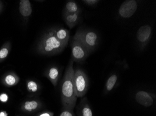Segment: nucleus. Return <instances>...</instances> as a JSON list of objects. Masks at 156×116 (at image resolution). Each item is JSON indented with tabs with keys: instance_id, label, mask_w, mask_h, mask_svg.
Masks as SVG:
<instances>
[{
	"instance_id": "1",
	"label": "nucleus",
	"mask_w": 156,
	"mask_h": 116,
	"mask_svg": "<svg viewBox=\"0 0 156 116\" xmlns=\"http://www.w3.org/2000/svg\"><path fill=\"white\" fill-rule=\"evenodd\" d=\"M73 65V61L70 60L62 79L60 89L61 102L63 108L72 110L74 109L77 99L73 85L74 69Z\"/></svg>"
},
{
	"instance_id": "2",
	"label": "nucleus",
	"mask_w": 156,
	"mask_h": 116,
	"mask_svg": "<svg viewBox=\"0 0 156 116\" xmlns=\"http://www.w3.org/2000/svg\"><path fill=\"white\" fill-rule=\"evenodd\" d=\"M67 45L56 38L51 28L43 35L38 42L37 50L41 55H54L61 53Z\"/></svg>"
},
{
	"instance_id": "3",
	"label": "nucleus",
	"mask_w": 156,
	"mask_h": 116,
	"mask_svg": "<svg viewBox=\"0 0 156 116\" xmlns=\"http://www.w3.org/2000/svg\"><path fill=\"white\" fill-rule=\"evenodd\" d=\"M73 37L82 43L90 54L96 49L100 41V37L98 33L89 29H79Z\"/></svg>"
},
{
	"instance_id": "4",
	"label": "nucleus",
	"mask_w": 156,
	"mask_h": 116,
	"mask_svg": "<svg viewBox=\"0 0 156 116\" xmlns=\"http://www.w3.org/2000/svg\"><path fill=\"white\" fill-rule=\"evenodd\" d=\"M73 85L77 98L85 95L89 88V79L87 75L81 69L74 70Z\"/></svg>"
},
{
	"instance_id": "5",
	"label": "nucleus",
	"mask_w": 156,
	"mask_h": 116,
	"mask_svg": "<svg viewBox=\"0 0 156 116\" xmlns=\"http://www.w3.org/2000/svg\"><path fill=\"white\" fill-rule=\"evenodd\" d=\"M72 58L73 62L82 63L85 61L90 54L86 48L76 38L73 37L71 44Z\"/></svg>"
},
{
	"instance_id": "6",
	"label": "nucleus",
	"mask_w": 156,
	"mask_h": 116,
	"mask_svg": "<svg viewBox=\"0 0 156 116\" xmlns=\"http://www.w3.org/2000/svg\"><path fill=\"white\" fill-rule=\"evenodd\" d=\"M152 28L149 25L141 26L136 33L137 41L142 49L147 46L152 35Z\"/></svg>"
},
{
	"instance_id": "7",
	"label": "nucleus",
	"mask_w": 156,
	"mask_h": 116,
	"mask_svg": "<svg viewBox=\"0 0 156 116\" xmlns=\"http://www.w3.org/2000/svg\"><path fill=\"white\" fill-rule=\"evenodd\" d=\"M138 5L136 1L128 0L122 3L119 9V14L123 18L131 17L136 12Z\"/></svg>"
},
{
	"instance_id": "8",
	"label": "nucleus",
	"mask_w": 156,
	"mask_h": 116,
	"mask_svg": "<svg viewBox=\"0 0 156 116\" xmlns=\"http://www.w3.org/2000/svg\"><path fill=\"white\" fill-rule=\"evenodd\" d=\"M156 96L154 94L144 91H140L136 94L135 99L139 104L145 107L153 105Z\"/></svg>"
},
{
	"instance_id": "9",
	"label": "nucleus",
	"mask_w": 156,
	"mask_h": 116,
	"mask_svg": "<svg viewBox=\"0 0 156 116\" xmlns=\"http://www.w3.org/2000/svg\"><path fill=\"white\" fill-rule=\"evenodd\" d=\"M42 103L38 99H30L24 101L21 106V110L27 113L37 111L42 107Z\"/></svg>"
},
{
	"instance_id": "10",
	"label": "nucleus",
	"mask_w": 156,
	"mask_h": 116,
	"mask_svg": "<svg viewBox=\"0 0 156 116\" xmlns=\"http://www.w3.org/2000/svg\"><path fill=\"white\" fill-rule=\"evenodd\" d=\"M59 75L60 71L59 68L56 66H51L45 72V76L50 81L54 87H56L57 85Z\"/></svg>"
},
{
	"instance_id": "11",
	"label": "nucleus",
	"mask_w": 156,
	"mask_h": 116,
	"mask_svg": "<svg viewBox=\"0 0 156 116\" xmlns=\"http://www.w3.org/2000/svg\"><path fill=\"white\" fill-rule=\"evenodd\" d=\"M52 29L56 38L62 42L68 44L70 32L67 29L61 27H55L52 28Z\"/></svg>"
},
{
	"instance_id": "12",
	"label": "nucleus",
	"mask_w": 156,
	"mask_h": 116,
	"mask_svg": "<svg viewBox=\"0 0 156 116\" xmlns=\"http://www.w3.org/2000/svg\"><path fill=\"white\" fill-rule=\"evenodd\" d=\"M20 81V78L15 73L9 72L3 76L2 82L5 86L8 88L15 86L17 85Z\"/></svg>"
},
{
	"instance_id": "13",
	"label": "nucleus",
	"mask_w": 156,
	"mask_h": 116,
	"mask_svg": "<svg viewBox=\"0 0 156 116\" xmlns=\"http://www.w3.org/2000/svg\"><path fill=\"white\" fill-rule=\"evenodd\" d=\"M19 12L22 16L27 19L32 12L31 3L29 0H21L19 3Z\"/></svg>"
},
{
	"instance_id": "14",
	"label": "nucleus",
	"mask_w": 156,
	"mask_h": 116,
	"mask_svg": "<svg viewBox=\"0 0 156 116\" xmlns=\"http://www.w3.org/2000/svg\"><path fill=\"white\" fill-rule=\"evenodd\" d=\"M87 102V98L81 100L78 109V116H93V111Z\"/></svg>"
},
{
	"instance_id": "15",
	"label": "nucleus",
	"mask_w": 156,
	"mask_h": 116,
	"mask_svg": "<svg viewBox=\"0 0 156 116\" xmlns=\"http://www.w3.org/2000/svg\"><path fill=\"white\" fill-rule=\"evenodd\" d=\"M64 18L66 25L70 29L73 28L79 22L80 14H64Z\"/></svg>"
},
{
	"instance_id": "16",
	"label": "nucleus",
	"mask_w": 156,
	"mask_h": 116,
	"mask_svg": "<svg viewBox=\"0 0 156 116\" xmlns=\"http://www.w3.org/2000/svg\"><path fill=\"white\" fill-rule=\"evenodd\" d=\"M81 13V8L75 1H70L66 2L64 9V14H80Z\"/></svg>"
},
{
	"instance_id": "17",
	"label": "nucleus",
	"mask_w": 156,
	"mask_h": 116,
	"mask_svg": "<svg viewBox=\"0 0 156 116\" xmlns=\"http://www.w3.org/2000/svg\"><path fill=\"white\" fill-rule=\"evenodd\" d=\"M117 75L115 74H113L108 78L105 85V91L106 92H109L113 89L117 82Z\"/></svg>"
},
{
	"instance_id": "18",
	"label": "nucleus",
	"mask_w": 156,
	"mask_h": 116,
	"mask_svg": "<svg viewBox=\"0 0 156 116\" xmlns=\"http://www.w3.org/2000/svg\"><path fill=\"white\" fill-rule=\"evenodd\" d=\"M11 49V45L9 42H7L0 49V63L4 61L8 56Z\"/></svg>"
},
{
	"instance_id": "19",
	"label": "nucleus",
	"mask_w": 156,
	"mask_h": 116,
	"mask_svg": "<svg viewBox=\"0 0 156 116\" xmlns=\"http://www.w3.org/2000/svg\"><path fill=\"white\" fill-rule=\"evenodd\" d=\"M26 88L27 90L31 93L37 92L40 89L39 84L35 81L29 80L26 83Z\"/></svg>"
},
{
	"instance_id": "20",
	"label": "nucleus",
	"mask_w": 156,
	"mask_h": 116,
	"mask_svg": "<svg viewBox=\"0 0 156 116\" xmlns=\"http://www.w3.org/2000/svg\"><path fill=\"white\" fill-rule=\"evenodd\" d=\"M59 116H75L73 112V110L69 109L66 108H63L62 112Z\"/></svg>"
},
{
	"instance_id": "21",
	"label": "nucleus",
	"mask_w": 156,
	"mask_h": 116,
	"mask_svg": "<svg viewBox=\"0 0 156 116\" xmlns=\"http://www.w3.org/2000/svg\"><path fill=\"white\" fill-rule=\"evenodd\" d=\"M82 2H83L85 4L88 5V6H93L97 4V3H99L100 1H97V0H85V1H83Z\"/></svg>"
},
{
	"instance_id": "22",
	"label": "nucleus",
	"mask_w": 156,
	"mask_h": 116,
	"mask_svg": "<svg viewBox=\"0 0 156 116\" xmlns=\"http://www.w3.org/2000/svg\"><path fill=\"white\" fill-rule=\"evenodd\" d=\"M9 100V96L6 93H2L0 95V101L2 103L7 102Z\"/></svg>"
},
{
	"instance_id": "23",
	"label": "nucleus",
	"mask_w": 156,
	"mask_h": 116,
	"mask_svg": "<svg viewBox=\"0 0 156 116\" xmlns=\"http://www.w3.org/2000/svg\"><path fill=\"white\" fill-rule=\"evenodd\" d=\"M54 113L50 111H44L39 113L36 116H53Z\"/></svg>"
},
{
	"instance_id": "24",
	"label": "nucleus",
	"mask_w": 156,
	"mask_h": 116,
	"mask_svg": "<svg viewBox=\"0 0 156 116\" xmlns=\"http://www.w3.org/2000/svg\"><path fill=\"white\" fill-rule=\"evenodd\" d=\"M0 116H8V114L5 111H1L0 112Z\"/></svg>"
},
{
	"instance_id": "25",
	"label": "nucleus",
	"mask_w": 156,
	"mask_h": 116,
	"mask_svg": "<svg viewBox=\"0 0 156 116\" xmlns=\"http://www.w3.org/2000/svg\"><path fill=\"white\" fill-rule=\"evenodd\" d=\"M2 9V2L0 1V12L1 11Z\"/></svg>"
}]
</instances>
